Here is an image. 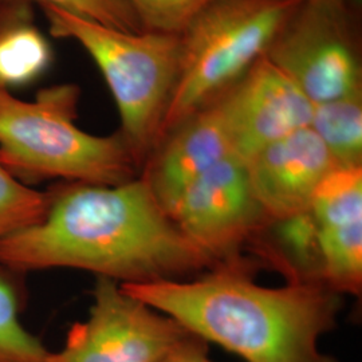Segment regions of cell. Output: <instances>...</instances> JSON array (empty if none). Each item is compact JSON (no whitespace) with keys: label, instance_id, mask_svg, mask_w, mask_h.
Here are the masks:
<instances>
[{"label":"cell","instance_id":"obj_14","mask_svg":"<svg viewBox=\"0 0 362 362\" xmlns=\"http://www.w3.org/2000/svg\"><path fill=\"white\" fill-rule=\"evenodd\" d=\"M310 128L339 168H362V93L314 105Z\"/></svg>","mask_w":362,"mask_h":362},{"label":"cell","instance_id":"obj_3","mask_svg":"<svg viewBox=\"0 0 362 362\" xmlns=\"http://www.w3.org/2000/svg\"><path fill=\"white\" fill-rule=\"evenodd\" d=\"M81 91L74 83L42 89L34 101L0 89V163L28 185L59 180L117 185L141 168L117 132L95 136L77 125Z\"/></svg>","mask_w":362,"mask_h":362},{"label":"cell","instance_id":"obj_21","mask_svg":"<svg viewBox=\"0 0 362 362\" xmlns=\"http://www.w3.org/2000/svg\"><path fill=\"white\" fill-rule=\"evenodd\" d=\"M306 3H314V4H322V6H329V7H336V8H345L348 10L350 3L357 1V0H302Z\"/></svg>","mask_w":362,"mask_h":362},{"label":"cell","instance_id":"obj_12","mask_svg":"<svg viewBox=\"0 0 362 362\" xmlns=\"http://www.w3.org/2000/svg\"><path fill=\"white\" fill-rule=\"evenodd\" d=\"M231 155V139L214 100L169 132L145 161L140 176L169 214L192 181Z\"/></svg>","mask_w":362,"mask_h":362},{"label":"cell","instance_id":"obj_9","mask_svg":"<svg viewBox=\"0 0 362 362\" xmlns=\"http://www.w3.org/2000/svg\"><path fill=\"white\" fill-rule=\"evenodd\" d=\"M215 101L233 155L243 161L290 133L310 127L314 109L294 81L266 57Z\"/></svg>","mask_w":362,"mask_h":362},{"label":"cell","instance_id":"obj_5","mask_svg":"<svg viewBox=\"0 0 362 362\" xmlns=\"http://www.w3.org/2000/svg\"><path fill=\"white\" fill-rule=\"evenodd\" d=\"M300 3L218 0L200 13L180 35V69L164 119L163 139L231 88L264 57Z\"/></svg>","mask_w":362,"mask_h":362},{"label":"cell","instance_id":"obj_15","mask_svg":"<svg viewBox=\"0 0 362 362\" xmlns=\"http://www.w3.org/2000/svg\"><path fill=\"white\" fill-rule=\"evenodd\" d=\"M21 276L0 266V362H50L52 351L22 322Z\"/></svg>","mask_w":362,"mask_h":362},{"label":"cell","instance_id":"obj_10","mask_svg":"<svg viewBox=\"0 0 362 362\" xmlns=\"http://www.w3.org/2000/svg\"><path fill=\"white\" fill-rule=\"evenodd\" d=\"M246 165L252 191L270 220L310 209L318 185L337 167L310 127L264 146Z\"/></svg>","mask_w":362,"mask_h":362},{"label":"cell","instance_id":"obj_17","mask_svg":"<svg viewBox=\"0 0 362 362\" xmlns=\"http://www.w3.org/2000/svg\"><path fill=\"white\" fill-rule=\"evenodd\" d=\"M144 31L181 35L218 0H128Z\"/></svg>","mask_w":362,"mask_h":362},{"label":"cell","instance_id":"obj_1","mask_svg":"<svg viewBox=\"0 0 362 362\" xmlns=\"http://www.w3.org/2000/svg\"><path fill=\"white\" fill-rule=\"evenodd\" d=\"M46 192L42 220L0 240V266L18 274L82 270L119 285L214 267L141 176L117 185L59 181Z\"/></svg>","mask_w":362,"mask_h":362},{"label":"cell","instance_id":"obj_16","mask_svg":"<svg viewBox=\"0 0 362 362\" xmlns=\"http://www.w3.org/2000/svg\"><path fill=\"white\" fill-rule=\"evenodd\" d=\"M47 203L46 191L19 180L0 163V240L39 223Z\"/></svg>","mask_w":362,"mask_h":362},{"label":"cell","instance_id":"obj_7","mask_svg":"<svg viewBox=\"0 0 362 362\" xmlns=\"http://www.w3.org/2000/svg\"><path fill=\"white\" fill-rule=\"evenodd\" d=\"M264 57L313 105L362 93V66L348 10L302 1Z\"/></svg>","mask_w":362,"mask_h":362},{"label":"cell","instance_id":"obj_22","mask_svg":"<svg viewBox=\"0 0 362 362\" xmlns=\"http://www.w3.org/2000/svg\"><path fill=\"white\" fill-rule=\"evenodd\" d=\"M199 341H203V339H197V341H194V344H191V345H189V346H187V348H185V349L181 350V351H179V353H177V354H175V356H173V357H170V358H169V360H167V361H164V362H182V358H184V354H185V351H187V350L189 349V348H191V346H194V344H197V342H199Z\"/></svg>","mask_w":362,"mask_h":362},{"label":"cell","instance_id":"obj_2","mask_svg":"<svg viewBox=\"0 0 362 362\" xmlns=\"http://www.w3.org/2000/svg\"><path fill=\"white\" fill-rule=\"evenodd\" d=\"M242 262L215 267L196 281L121 287L187 329L246 362H338L320 349L334 329L338 293L324 282L257 285Z\"/></svg>","mask_w":362,"mask_h":362},{"label":"cell","instance_id":"obj_19","mask_svg":"<svg viewBox=\"0 0 362 362\" xmlns=\"http://www.w3.org/2000/svg\"><path fill=\"white\" fill-rule=\"evenodd\" d=\"M26 1H7L0 0V27L8 22L13 16L26 7Z\"/></svg>","mask_w":362,"mask_h":362},{"label":"cell","instance_id":"obj_4","mask_svg":"<svg viewBox=\"0 0 362 362\" xmlns=\"http://www.w3.org/2000/svg\"><path fill=\"white\" fill-rule=\"evenodd\" d=\"M50 33L88 52L103 73L119 115L118 133L143 169L163 139V127L180 69V35L124 31L40 4Z\"/></svg>","mask_w":362,"mask_h":362},{"label":"cell","instance_id":"obj_11","mask_svg":"<svg viewBox=\"0 0 362 362\" xmlns=\"http://www.w3.org/2000/svg\"><path fill=\"white\" fill-rule=\"evenodd\" d=\"M310 211L318 231L325 284L338 294H360L362 168L333 169L318 185Z\"/></svg>","mask_w":362,"mask_h":362},{"label":"cell","instance_id":"obj_6","mask_svg":"<svg viewBox=\"0 0 362 362\" xmlns=\"http://www.w3.org/2000/svg\"><path fill=\"white\" fill-rule=\"evenodd\" d=\"M197 339L116 281L97 276L89 317L70 327L50 362H164Z\"/></svg>","mask_w":362,"mask_h":362},{"label":"cell","instance_id":"obj_8","mask_svg":"<svg viewBox=\"0 0 362 362\" xmlns=\"http://www.w3.org/2000/svg\"><path fill=\"white\" fill-rule=\"evenodd\" d=\"M169 215L214 269L240 262V250L270 221L252 191L246 161L235 155L192 181Z\"/></svg>","mask_w":362,"mask_h":362},{"label":"cell","instance_id":"obj_13","mask_svg":"<svg viewBox=\"0 0 362 362\" xmlns=\"http://www.w3.org/2000/svg\"><path fill=\"white\" fill-rule=\"evenodd\" d=\"M52 47L33 23L28 7L0 27V89L27 85L52 64Z\"/></svg>","mask_w":362,"mask_h":362},{"label":"cell","instance_id":"obj_20","mask_svg":"<svg viewBox=\"0 0 362 362\" xmlns=\"http://www.w3.org/2000/svg\"><path fill=\"white\" fill-rule=\"evenodd\" d=\"M182 362H214L208 358L207 342L199 341L185 351Z\"/></svg>","mask_w":362,"mask_h":362},{"label":"cell","instance_id":"obj_18","mask_svg":"<svg viewBox=\"0 0 362 362\" xmlns=\"http://www.w3.org/2000/svg\"><path fill=\"white\" fill-rule=\"evenodd\" d=\"M27 1V0H7ZM39 4H52L69 13L90 19L105 26L124 31H143L141 23L128 0H35Z\"/></svg>","mask_w":362,"mask_h":362}]
</instances>
